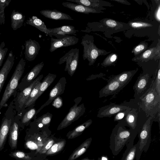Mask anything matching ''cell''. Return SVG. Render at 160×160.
Masks as SVG:
<instances>
[{
  "mask_svg": "<svg viewBox=\"0 0 160 160\" xmlns=\"http://www.w3.org/2000/svg\"><path fill=\"white\" fill-rule=\"evenodd\" d=\"M137 134L130 129H127L122 120L118 122L110 138L109 148L112 154L117 155L125 145L134 140Z\"/></svg>",
  "mask_w": 160,
  "mask_h": 160,
  "instance_id": "1",
  "label": "cell"
},
{
  "mask_svg": "<svg viewBox=\"0 0 160 160\" xmlns=\"http://www.w3.org/2000/svg\"><path fill=\"white\" fill-rule=\"evenodd\" d=\"M43 77L42 74L39 75L28 87L24 88L19 94L17 99L18 108L21 109L26 103L33 88L39 82Z\"/></svg>",
  "mask_w": 160,
  "mask_h": 160,
  "instance_id": "15",
  "label": "cell"
},
{
  "mask_svg": "<svg viewBox=\"0 0 160 160\" xmlns=\"http://www.w3.org/2000/svg\"><path fill=\"white\" fill-rule=\"evenodd\" d=\"M98 160H109L107 155H103L98 158Z\"/></svg>",
  "mask_w": 160,
  "mask_h": 160,
  "instance_id": "47",
  "label": "cell"
},
{
  "mask_svg": "<svg viewBox=\"0 0 160 160\" xmlns=\"http://www.w3.org/2000/svg\"><path fill=\"white\" fill-rule=\"evenodd\" d=\"M93 42V37L91 35L86 34L82 37L81 44L83 47V58L88 61L89 66L92 65L98 57L103 53V50L97 48Z\"/></svg>",
  "mask_w": 160,
  "mask_h": 160,
  "instance_id": "6",
  "label": "cell"
},
{
  "mask_svg": "<svg viewBox=\"0 0 160 160\" xmlns=\"http://www.w3.org/2000/svg\"><path fill=\"white\" fill-rule=\"evenodd\" d=\"M26 23L27 24L38 29L47 35H49V33H52V31L49 30L47 27L44 22L37 16H34L29 18Z\"/></svg>",
  "mask_w": 160,
  "mask_h": 160,
  "instance_id": "20",
  "label": "cell"
},
{
  "mask_svg": "<svg viewBox=\"0 0 160 160\" xmlns=\"http://www.w3.org/2000/svg\"><path fill=\"white\" fill-rule=\"evenodd\" d=\"M25 60L22 58L16 66L15 70L9 80L0 102V110L5 105L18 85L24 70Z\"/></svg>",
  "mask_w": 160,
  "mask_h": 160,
  "instance_id": "4",
  "label": "cell"
},
{
  "mask_svg": "<svg viewBox=\"0 0 160 160\" xmlns=\"http://www.w3.org/2000/svg\"><path fill=\"white\" fill-rule=\"evenodd\" d=\"M48 29L52 31L53 33L62 35H76V33L78 31V30H75L74 27L70 25H64L52 28H48Z\"/></svg>",
  "mask_w": 160,
  "mask_h": 160,
  "instance_id": "26",
  "label": "cell"
},
{
  "mask_svg": "<svg viewBox=\"0 0 160 160\" xmlns=\"http://www.w3.org/2000/svg\"><path fill=\"white\" fill-rule=\"evenodd\" d=\"M62 4L64 7L78 12L88 14L90 13H96L98 12L96 9L72 2H63Z\"/></svg>",
  "mask_w": 160,
  "mask_h": 160,
  "instance_id": "19",
  "label": "cell"
},
{
  "mask_svg": "<svg viewBox=\"0 0 160 160\" xmlns=\"http://www.w3.org/2000/svg\"><path fill=\"white\" fill-rule=\"evenodd\" d=\"M11 123V119H5L0 128V151L3 148Z\"/></svg>",
  "mask_w": 160,
  "mask_h": 160,
  "instance_id": "22",
  "label": "cell"
},
{
  "mask_svg": "<svg viewBox=\"0 0 160 160\" xmlns=\"http://www.w3.org/2000/svg\"><path fill=\"white\" fill-rule=\"evenodd\" d=\"M131 109V108L129 107L128 108L121 111L115 114L114 117V121L118 122L122 119Z\"/></svg>",
  "mask_w": 160,
  "mask_h": 160,
  "instance_id": "41",
  "label": "cell"
},
{
  "mask_svg": "<svg viewBox=\"0 0 160 160\" xmlns=\"http://www.w3.org/2000/svg\"><path fill=\"white\" fill-rule=\"evenodd\" d=\"M40 48V45L38 42L30 39L25 41V56L28 61L34 60L39 53Z\"/></svg>",
  "mask_w": 160,
  "mask_h": 160,
  "instance_id": "16",
  "label": "cell"
},
{
  "mask_svg": "<svg viewBox=\"0 0 160 160\" xmlns=\"http://www.w3.org/2000/svg\"><path fill=\"white\" fill-rule=\"evenodd\" d=\"M125 86L116 79L111 77L108 80L107 84L99 91V97H106L116 94Z\"/></svg>",
  "mask_w": 160,
  "mask_h": 160,
  "instance_id": "12",
  "label": "cell"
},
{
  "mask_svg": "<svg viewBox=\"0 0 160 160\" xmlns=\"http://www.w3.org/2000/svg\"><path fill=\"white\" fill-rule=\"evenodd\" d=\"M106 25L108 27L114 28L117 25V22L112 19H108L105 22Z\"/></svg>",
  "mask_w": 160,
  "mask_h": 160,
  "instance_id": "45",
  "label": "cell"
},
{
  "mask_svg": "<svg viewBox=\"0 0 160 160\" xmlns=\"http://www.w3.org/2000/svg\"><path fill=\"white\" fill-rule=\"evenodd\" d=\"M40 13L45 17L52 20H74L69 15L56 9L43 10L40 11Z\"/></svg>",
  "mask_w": 160,
  "mask_h": 160,
  "instance_id": "18",
  "label": "cell"
},
{
  "mask_svg": "<svg viewBox=\"0 0 160 160\" xmlns=\"http://www.w3.org/2000/svg\"><path fill=\"white\" fill-rule=\"evenodd\" d=\"M79 49L75 48H72L61 58L58 62L61 64L66 62L64 70L68 71L70 76H72L75 72L79 61Z\"/></svg>",
  "mask_w": 160,
  "mask_h": 160,
  "instance_id": "9",
  "label": "cell"
},
{
  "mask_svg": "<svg viewBox=\"0 0 160 160\" xmlns=\"http://www.w3.org/2000/svg\"><path fill=\"white\" fill-rule=\"evenodd\" d=\"M146 48L144 44H141L137 46L133 50V52L135 55L140 53Z\"/></svg>",
  "mask_w": 160,
  "mask_h": 160,
  "instance_id": "43",
  "label": "cell"
},
{
  "mask_svg": "<svg viewBox=\"0 0 160 160\" xmlns=\"http://www.w3.org/2000/svg\"><path fill=\"white\" fill-rule=\"evenodd\" d=\"M160 5H159L157 10L155 12V17L157 20L158 22H160Z\"/></svg>",
  "mask_w": 160,
  "mask_h": 160,
  "instance_id": "46",
  "label": "cell"
},
{
  "mask_svg": "<svg viewBox=\"0 0 160 160\" xmlns=\"http://www.w3.org/2000/svg\"><path fill=\"white\" fill-rule=\"evenodd\" d=\"M56 77V75L49 73L44 77V79L41 82L39 93L37 97V99L52 83Z\"/></svg>",
  "mask_w": 160,
  "mask_h": 160,
  "instance_id": "28",
  "label": "cell"
},
{
  "mask_svg": "<svg viewBox=\"0 0 160 160\" xmlns=\"http://www.w3.org/2000/svg\"><path fill=\"white\" fill-rule=\"evenodd\" d=\"M57 35L59 38H51L49 49L51 52L58 48L74 45L79 41L78 38L75 36Z\"/></svg>",
  "mask_w": 160,
  "mask_h": 160,
  "instance_id": "10",
  "label": "cell"
},
{
  "mask_svg": "<svg viewBox=\"0 0 160 160\" xmlns=\"http://www.w3.org/2000/svg\"><path fill=\"white\" fill-rule=\"evenodd\" d=\"M52 115L51 113L48 112L44 114L35 120L38 122L42 123L45 127H48L50 124Z\"/></svg>",
  "mask_w": 160,
  "mask_h": 160,
  "instance_id": "34",
  "label": "cell"
},
{
  "mask_svg": "<svg viewBox=\"0 0 160 160\" xmlns=\"http://www.w3.org/2000/svg\"><path fill=\"white\" fill-rule=\"evenodd\" d=\"M52 103V105L56 108L61 107L62 104V98L60 97H57L54 100Z\"/></svg>",
  "mask_w": 160,
  "mask_h": 160,
  "instance_id": "44",
  "label": "cell"
},
{
  "mask_svg": "<svg viewBox=\"0 0 160 160\" xmlns=\"http://www.w3.org/2000/svg\"><path fill=\"white\" fill-rule=\"evenodd\" d=\"M82 99V98L78 97L74 99L75 104L71 108L68 112L58 125V130L67 127L84 114L86 110L84 104L78 106Z\"/></svg>",
  "mask_w": 160,
  "mask_h": 160,
  "instance_id": "8",
  "label": "cell"
},
{
  "mask_svg": "<svg viewBox=\"0 0 160 160\" xmlns=\"http://www.w3.org/2000/svg\"><path fill=\"white\" fill-rule=\"evenodd\" d=\"M155 79L148 74L142 73L140 74L133 88L135 92L133 99L138 102L150 89Z\"/></svg>",
  "mask_w": 160,
  "mask_h": 160,
  "instance_id": "7",
  "label": "cell"
},
{
  "mask_svg": "<svg viewBox=\"0 0 160 160\" xmlns=\"http://www.w3.org/2000/svg\"><path fill=\"white\" fill-rule=\"evenodd\" d=\"M10 130L9 136L10 145L12 149H15L17 147L18 138V125L17 123L14 122Z\"/></svg>",
  "mask_w": 160,
  "mask_h": 160,
  "instance_id": "29",
  "label": "cell"
},
{
  "mask_svg": "<svg viewBox=\"0 0 160 160\" xmlns=\"http://www.w3.org/2000/svg\"><path fill=\"white\" fill-rule=\"evenodd\" d=\"M3 86L1 84H0V93L1 92V90Z\"/></svg>",
  "mask_w": 160,
  "mask_h": 160,
  "instance_id": "49",
  "label": "cell"
},
{
  "mask_svg": "<svg viewBox=\"0 0 160 160\" xmlns=\"http://www.w3.org/2000/svg\"><path fill=\"white\" fill-rule=\"evenodd\" d=\"M44 65L43 62L36 65L22 79L18 84V88L21 90L29 86L37 78Z\"/></svg>",
  "mask_w": 160,
  "mask_h": 160,
  "instance_id": "13",
  "label": "cell"
},
{
  "mask_svg": "<svg viewBox=\"0 0 160 160\" xmlns=\"http://www.w3.org/2000/svg\"><path fill=\"white\" fill-rule=\"evenodd\" d=\"M138 103L147 116L151 117L153 121L158 122L160 126V95L156 90L154 81L150 89Z\"/></svg>",
  "mask_w": 160,
  "mask_h": 160,
  "instance_id": "3",
  "label": "cell"
},
{
  "mask_svg": "<svg viewBox=\"0 0 160 160\" xmlns=\"http://www.w3.org/2000/svg\"><path fill=\"white\" fill-rule=\"evenodd\" d=\"M11 0H0V24L1 25L5 23L4 10L6 7L8 6Z\"/></svg>",
  "mask_w": 160,
  "mask_h": 160,
  "instance_id": "33",
  "label": "cell"
},
{
  "mask_svg": "<svg viewBox=\"0 0 160 160\" xmlns=\"http://www.w3.org/2000/svg\"><path fill=\"white\" fill-rule=\"evenodd\" d=\"M92 120L89 119L82 124L76 127L72 130L69 132L66 136L68 139H73L81 135L84 131L92 124Z\"/></svg>",
  "mask_w": 160,
  "mask_h": 160,
  "instance_id": "25",
  "label": "cell"
},
{
  "mask_svg": "<svg viewBox=\"0 0 160 160\" xmlns=\"http://www.w3.org/2000/svg\"><path fill=\"white\" fill-rule=\"evenodd\" d=\"M41 82L38 83L32 89L30 96L24 106L25 108H28L34 105L37 99V97L39 93V87Z\"/></svg>",
  "mask_w": 160,
  "mask_h": 160,
  "instance_id": "30",
  "label": "cell"
},
{
  "mask_svg": "<svg viewBox=\"0 0 160 160\" xmlns=\"http://www.w3.org/2000/svg\"><path fill=\"white\" fill-rule=\"evenodd\" d=\"M14 57L11 51L0 71V84L3 86L14 62Z\"/></svg>",
  "mask_w": 160,
  "mask_h": 160,
  "instance_id": "17",
  "label": "cell"
},
{
  "mask_svg": "<svg viewBox=\"0 0 160 160\" xmlns=\"http://www.w3.org/2000/svg\"><path fill=\"white\" fill-rule=\"evenodd\" d=\"M122 104L131 108L124 118L122 119L126 126L137 134L143 124L149 117L140 107L138 102L134 99L125 101Z\"/></svg>",
  "mask_w": 160,
  "mask_h": 160,
  "instance_id": "2",
  "label": "cell"
},
{
  "mask_svg": "<svg viewBox=\"0 0 160 160\" xmlns=\"http://www.w3.org/2000/svg\"><path fill=\"white\" fill-rule=\"evenodd\" d=\"M137 71V70H134L125 71L111 77L126 86L130 81Z\"/></svg>",
  "mask_w": 160,
  "mask_h": 160,
  "instance_id": "27",
  "label": "cell"
},
{
  "mask_svg": "<svg viewBox=\"0 0 160 160\" xmlns=\"http://www.w3.org/2000/svg\"><path fill=\"white\" fill-rule=\"evenodd\" d=\"M117 58V55L115 53H112L104 60L102 65L104 67L111 65L116 60Z\"/></svg>",
  "mask_w": 160,
  "mask_h": 160,
  "instance_id": "37",
  "label": "cell"
},
{
  "mask_svg": "<svg viewBox=\"0 0 160 160\" xmlns=\"http://www.w3.org/2000/svg\"><path fill=\"white\" fill-rule=\"evenodd\" d=\"M25 18L21 12L14 10L11 15V26L14 30L20 28L22 25Z\"/></svg>",
  "mask_w": 160,
  "mask_h": 160,
  "instance_id": "24",
  "label": "cell"
},
{
  "mask_svg": "<svg viewBox=\"0 0 160 160\" xmlns=\"http://www.w3.org/2000/svg\"><path fill=\"white\" fill-rule=\"evenodd\" d=\"M80 160H95L94 159H90L88 158H86L83 159H82Z\"/></svg>",
  "mask_w": 160,
  "mask_h": 160,
  "instance_id": "48",
  "label": "cell"
},
{
  "mask_svg": "<svg viewBox=\"0 0 160 160\" xmlns=\"http://www.w3.org/2000/svg\"><path fill=\"white\" fill-rule=\"evenodd\" d=\"M54 142V141L53 139L52 138L49 139L39 151V152L41 154L45 153L50 148Z\"/></svg>",
  "mask_w": 160,
  "mask_h": 160,
  "instance_id": "39",
  "label": "cell"
},
{
  "mask_svg": "<svg viewBox=\"0 0 160 160\" xmlns=\"http://www.w3.org/2000/svg\"><path fill=\"white\" fill-rule=\"evenodd\" d=\"M5 44L4 42L0 45V67L2 66L3 61L8 51V48L5 47Z\"/></svg>",
  "mask_w": 160,
  "mask_h": 160,
  "instance_id": "38",
  "label": "cell"
},
{
  "mask_svg": "<svg viewBox=\"0 0 160 160\" xmlns=\"http://www.w3.org/2000/svg\"><path fill=\"white\" fill-rule=\"evenodd\" d=\"M66 143V141L63 140L53 144L45 153V154L48 156H52L58 153L63 150Z\"/></svg>",
  "mask_w": 160,
  "mask_h": 160,
  "instance_id": "31",
  "label": "cell"
},
{
  "mask_svg": "<svg viewBox=\"0 0 160 160\" xmlns=\"http://www.w3.org/2000/svg\"><path fill=\"white\" fill-rule=\"evenodd\" d=\"M159 52V47L152 48L146 51L141 56V58L142 59H147L150 58L154 54Z\"/></svg>",
  "mask_w": 160,
  "mask_h": 160,
  "instance_id": "36",
  "label": "cell"
},
{
  "mask_svg": "<svg viewBox=\"0 0 160 160\" xmlns=\"http://www.w3.org/2000/svg\"><path fill=\"white\" fill-rule=\"evenodd\" d=\"M134 141L131 140L126 145L127 148L123 154L121 160H134L138 146V142L134 145Z\"/></svg>",
  "mask_w": 160,
  "mask_h": 160,
  "instance_id": "23",
  "label": "cell"
},
{
  "mask_svg": "<svg viewBox=\"0 0 160 160\" xmlns=\"http://www.w3.org/2000/svg\"><path fill=\"white\" fill-rule=\"evenodd\" d=\"M92 140V138L86 139L73 151L68 160H75L84 153L90 146Z\"/></svg>",
  "mask_w": 160,
  "mask_h": 160,
  "instance_id": "21",
  "label": "cell"
},
{
  "mask_svg": "<svg viewBox=\"0 0 160 160\" xmlns=\"http://www.w3.org/2000/svg\"><path fill=\"white\" fill-rule=\"evenodd\" d=\"M34 106L30 107V109L26 112L23 115L22 121V123L26 124L28 123L34 117L36 118L37 111L36 109L33 107Z\"/></svg>",
  "mask_w": 160,
  "mask_h": 160,
  "instance_id": "32",
  "label": "cell"
},
{
  "mask_svg": "<svg viewBox=\"0 0 160 160\" xmlns=\"http://www.w3.org/2000/svg\"><path fill=\"white\" fill-rule=\"evenodd\" d=\"M154 82L156 90L158 94L160 95V69L159 68L157 72Z\"/></svg>",
  "mask_w": 160,
  "mask_h": 160,
  "instance_id": "42",
  "label": "cell"
},
{
  "mask_svg": "<svg viewBox=\"0 0 160 160\" xmlns=\"http://www.w3.org/2000/svg\"><path fill=\"white\" fill-rule=\"evenodd\" d=\"M130 25L132 27L135 28H140L152 26V25L151 24L142 22H130Z\"/></svg>",
  "mask_w": 160,
  "mask_h": 160,
  "instance_id": "40",
  "label": "cell"
},
{
  "mask_svg": "<svg viewBox=\"0 0 160 160\" xmlns=\"http://www.w3.org/2000/svg\"><path fill=\"white\" fill-rule=\"evenodd\" d=\"M10 155L18 160H31L32 159L27 153L19 151L12 152Z\"/></svg>",
  "mask_w": 160,
  "mask_h": 160,
  "instance_id": "35",
  "label": "cell"
},
{
  "mask_svg": "<svg viewBox=\"0 0 160 160\" xmlns=\"http://www.w3.org/2000/svg\"><path fill=\"white\" fill-rule=\"evenodd\" d=\"M66 83V80L65 77H62L59 79L51 90L48 100L37 111L36 116L43 108L49 105L57 97L64 93Z\"/></svg>",
  "mask_w": 160,
  "mask_h": 160,
  "instance_id": "11",
  "label": "cell"
},
{
  "mask_svg": "<svg viewBox=\"0 0 160 160\" xmlns=\"http://www.w3.org/2000/svg\"><path fill=\"white\" fill-rule=\"evenodd\" d=\"M129 108V107L122 104L118 105L111 103L101 107L98 111L97 116L99 118L110 117Z\"/></svg>",
  "mask_w": 160,
  "mask_h": 160,
  "instance_id": "14",
  "label": "cell"
},
{
  "mask_svg": "<svg viewBox=\"0 0 160 160\" xmlns=\"http://www.w3.org/2000/svg\"><path fill=\"white\" fill-rule=\"evenodd\" d=\"M153 121L150 117L143 124L138 132L139 140L136 160H139L143 152H146L149 147L151 141V129Z\"/></svg>",
  "mask_w": 160,
  "mask_h": 160,
  "instance_id": "5",
  "label": "cell"
}]
</instances>
